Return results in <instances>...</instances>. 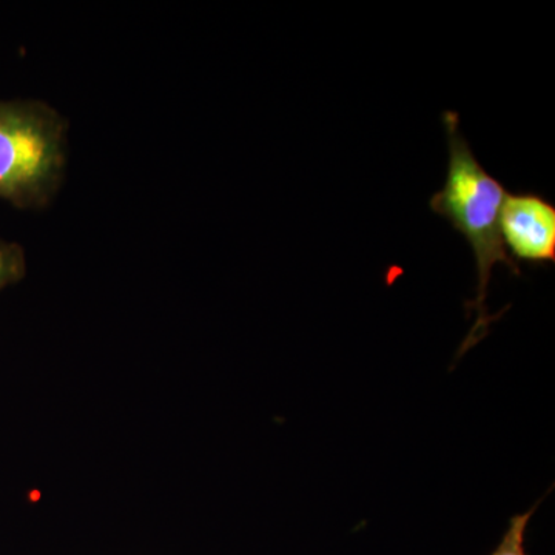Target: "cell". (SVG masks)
<instances>
[{
    "label": "cell",
    "mask_w": 555,
    "mask_h": 555,
    "mask_svg": "<svg viewBox=\"0 0 555 555\" xmlns=\"http://www.w3.org/2000/svg\"><path fill=\"white\" fill-rule=\"evenodd\" d=\"M67 166V120L42 101H0V199L42 208Z\"/></svg>",
    "instance_id": "obj_2"
},
{
    "label": "cell",
    "mask_w": 555,
    "mask_h": 555,
    "mask_svg": "<svg viewBox=\"0 0 555 555\" xmlns=\"http://www.w3.org/2000/svg\"><path fill=\"white\" fill-rule=\"evenodd\" d=\"M500 230L517 264H555V206L539 193L506 192Z\"/></svg>",
    "instance_id": "obj_3"
},
{
    "label": "cell",
    "mask_w": 555,
    "mask_h": 555,
    "mask_svg": "<svg viewBox=\"0 0 555 555\" xmlns=\"http://www.w3.org/2000/svg\"><path fill=\"white\" fill-rule=\"evenodd\" d=\"M27 272L24 248L17 243L0 238V292L20 283Z\"/></svg>",
    "instance_id": "obj_4"
},
{
    "label": "cell",
    "mask_w": 555,
    "mask_h": 555,
    "mask_svg": "<svg viewBox=\"0 0 555 555\" xmlns=\"http://www.w3.org/2000/svg\"><path fill=\"white\" fill-rule=\"evenodd\" d=\"M543 500H545V496L540 499L528 513L518 514V516L511 518L502 542L491 555H528L525 550L526 531H528L529 521H531L539 506L542 505Z\"/></svg>",
    "instance_id": "obj_5"
},
{
    "label": "cell",
    "mask_w": 555,
    "mask_h": 555,
    "mask_svg": "<svg viewBox=\"0 0 555 555\" xmlns=\"http://www.w3.org/2000/svg\"><path fill=\"white\" fill-rule=\"evenodd\" d=\"M441 118L449 150L447 181L434 193L429 207L438 217L447 219L473 248L478 278L477 297L466 305L467 312L470 309L476 312V323L460 347L456 356L460 358L488 335L492 321L499 320L500 315H489L486 308L492 270L500 264L506 266L514 275L521 276V272L507 254L500 230V210L506 189L481 166L462 133L459 113L448 109Z\"/></svg>",
    "instance_id": "obj_1"
}]
</instances>
